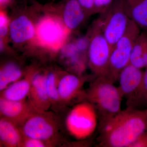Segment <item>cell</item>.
<instances>
[{"mask_svg": "<svg viewBox=\"0 0 147 147\" xmlns=\"http://www.w3.org/2000/svg\"><path fill=\"white\" fill-rule=\"evenodd\" d=\"M129 18L147 32V0H125Z\"/></svg>", "mask_w": 147, "mask_h": 147, "instance_id": "cell-16", "label": "cell"}, {"mask_svg": "<svg viewBox=\"0 0 147 147\" xmlns=\"http://www.w3.org/2000/svg\"><path fill=\"white\" fill-rule=\"evenodd\" d=\"M144 71L130 64L119 74L118 87L123 98L126 99L127 108L140 109L139 98Z\"/></svg>", "mask_w": 147, "mask_h": 147, "instance_id": "cell-8", "label": "cell"}, {"mask_svg": "<svg viewBox=\"0 0 147 147\" xmlns=\"http://www.w3.org/2000/svg\"><path fill=\"white\" fill-rule=\"evenodd\" d=\"M68 29L57 18H42L37 26L36 34L39 42L45 47L57 50L63 45L67 36Z\"/></svg>", "mask_w": 147, "mask_h": 147, "instance_id": "cell-9", "label": "cell"}, {"mask_svg": "<svg viewBox=\"0 0 147 147\" xmlns=\"http://www.w3.org/2000/svg\"><path fill=\"white\" fill-rule=\"evenodd\" d=\"M87 16L95 14L94 0H77Z\"/></svg>", "mask_w": 147, "mask_h": 147, "instance_id": "cell-24", "label": "cell"}, {"mask_svg": "<svg viewBox=\"0 0 147 147\" xmlns=\"http://www.w3.org/2000/svg\"><path fill=\"white\" fill-rule=\"evenodd\" d=\"M46 112L35 110L21 124V132L25 137L49 142L57 132L55 121Z\"/></svg>", "mask_w": 147, "mask_h": 147, "instance_id": "cell-7", "label": "cell"}, {"mask_svg": "<svg viewBox=\"0 0 147 147\" xmlns=\"http://www.w3.org/2000/svg\"><path fill=\"white\" fill-rule=\"evenodd\" d=\"M129 64L141 69L147 67V32H141L137 38Z\"/></svg>", "mask_w": 147, "mask_h": 147, "instance_id": "cell-18", "label": "cell"}, {"mask_svg": "<svg viewBox=\"0 0 147 147\" xmlns=\"http://www.w3.org/2000/svg\"><path fill=\"white\" fill-rule=\"evenodd\" d=\"M18 124L2 117L0 120V140L5 147H22L24 136Z\"/></svg>", "mask_w": 147, "mask_h": 147, "instance_id": "cell-14", "label": "cell"}, {"mask_svg": "<svg viewBox=\"0 0 147 147\" xmlns=\"http://www.w3.org/2000/svg\"><path fill=\"white\" fill-rule=\"evenodd\" d=\"M46 145V143L42 140L24 136L22 147H44Z\"/></svg>", "mask_w": 147, "mask_h": 147, "instance_id": "cell-23", "label": "cell"}, {"mask_svg": "<svg viewBox=\"0 0 147 147\" xmlns=\"http://www.w3.org/2000/svg\"><path fill=\"white\" fill-rule=\"evenodd\" d=\"M9 1V0H0L1 5H3L6 4Z\"/></svg>", "mask_w": 147, "mask_h": 147, "instance_id": "cell-26", "label": "cell"}, {"mask_svg": "<svg viewBox=\"0 0 147 147\" xmlns=\"http://www.w3.org/2000/svg\"><path fill=\"white\" fill-rule=\"evenodd\" d=\"M22 71L13 63L5 65L0 71V90L2 91L11 84L17 82L22 76Z\"/></svg>", "mask_w": 147, "mask_h": 147, "instance_id": "cell-19", "label": "cell"}, {"mask_svg": "<svg viewBox=\"0 0 147 147\" xmlns=\"http://www.w3.org/2000/svg\"><path fill=\"white\" fill-rule=\"evenodd\" d=\"M139 106L147 109V67L144 71L139 98Z\"/></svg>", "mask_w": 147, "mask_h": 147, "instance_id": "cell-21", "label": "cell"}, {"mask_svg": "<svg viewBox=\"0 0 147 147\" xmlns=\"http://www.w3.org/2000/svg\"><path fill=\"white\" fill-rule=\"evenodd\" d=\"M9 34L15 43H23L31 39L36 34V30L31 21L27 16H21L10 23Z\"/></svg>", "mask_w": 147, "mask_h": 147, "instance_id": "cell-13", "label": "cell"}, {"mask_svg": "<svg viewBox=\"0 0 147 147\" xmlns=\"http://www.w3.org/2000/svg\"><path fill=\"white\" fill-rule=\"evenodd\" d=\"M98 117L94 105L88 101L80 102L73 107L66 119L67 129L77 139H86L97 127Z\"/></svg>", "mask_w": 147, "mask_h": 147, "instance_id": "cell-6", "label": "cell"}, {"mask_svg": "<svg viewBox=\"0 0 147 147\" xmlns=\"http://www.w3.org/2000/svg\"><path fill=\"white\" fill-rule=\"evenodd\" d=\"M88 40V57L90 68L95 77L105 76L112 48L103 34L98 18L93 24Z\"/></svg>", "mask_w": 147, "mask_h": 147, "instance_id": "cell-5", "label": "cell"}, {"mask_svg": "<svg viewBox=\"0 0 147 147\" xmlns=\"http://www.w3.org/2000/svg\"><path fill=\"white\" fill-rule=\"evenodd\" d=\"M8 19L4 13L1 12L0 16V35L1 37L5 36L8 32Z\"/></svg>", "mask_w": 147, "mask_h": 147, "instance_id": "cell-25", "label": "cell"}, {"mask_svg": "<svg viewBox=\"0 0 147 147\" xmlns=\"http://www.w3.org/2000/svg\"><path fill=\"white\" fill-rule=\"evenodd\" d=\"M140 27L131 20L126 31L112 49L109 61L107 78L115 83L121 70L130 63L134 45L141 33Z\"/></svg>", "mask_w": 147, "mask_h": 147, "instance_id": "cell-3", "label": "cell"}, {"mask_svg": "<svg viewBox=\"0 0 147 147\" xmlns=\"http://www.w3.org/2000/svg\"><path fill=\"white\" fill-rule=\"evenodd\" d=\"M35 110L30 104L24 101H13L1 97L0 113L2 117L21 124Z\"/></svg>", "mask_w": 147, "mask_h": 147, "instance_id": "cell-10", "label": "cell"}, {"mask_svg": "<svg viewBox=\"0 0 147 147\" xmlns=\"http://www.w3.org/2000/svg\"><path fill=\"white\" fill-rule=\"evenodd\" d=\"M114 0H94V13L101 14L112 4Z\"/></svg>", "mask_w": 147, "mask_h": 147, "instance_id": "cell-22", "label": "cell"}, {"mask_svg": "<svg viewBox=\"0 0 147 147\" xmlns=\"http://www.w3.org/2000/svg\"><path fill=\"white\" fill-rule=\"evenodd\" d=\"M98 146L100 147H131L147 131V109L126 108L98 124Z\"/></svg>", "mask_w": 147, "mask_h": 147, "instance_id": "cell-1", "label": "cell"}, {"mask_svg": "<svg viewBox=\"0 0 147 147\" xmlns=\"http://www.w3.org/2000/svg\"><path fill=\"white\" fill-rule=\"evenodd\" d=\"M32 76L30 78L17 81L2 91L1 97L13 101H24L29 96Z\"/></svg>", "mask_w": 147, "mask_h": 147, "instance_id": "cell-17", "label": "cell"}, {"mask_svg": "<svg viewBox=\"0 0 147 147\" xmlns=\"http://www.w3.org/2000/svg\"><path fill=\"white\" fill-rule=\"evenodd\" d=\"M58 82L56 75L53 72H49L45 75L46 90L51 103L60 100L58 92Z\"/></svg>", "mask_w": 147, "mask_h": 147, "instance_id": "cell-20", "label": "cell"}, {"mask_svg": "<svg viewBox=\"0 0 147 147\" xmlns=\"http://www.w3.org/2000/svg\"><path fill=\"white\" fill-rule=\"evenodd\" d=\"M30 104L35 110L46 112L51 106L45 85V75L38 73L32 76L29 94Z\"/></svg>", "mask_w": 147, "mask_h": 147, "instance_id": "cell-11", "label": "cell"}, {"mask_svg": "<svg viewBox=\"0 0 147 147\" xmlns=\"http://www.w3.org/2000/svg\"><path fill=\"white\" fill-rule=\"evenodd\" d=\"M85 79L73 74H65L58 82L60 100L68 102L77 97L80 93Z\"/></svg>", "mask_w": 147, "mask_h": 147, "instance_id": "cell-12", "label": "cell"}, {"mask_svg": "<svg viewBox=\"0 0 147 147\" xmlns=\"http://www.w3.org/2000/svg\"><path fill=\"white\" fill-rule=\"evenodd\" d=\"M63 13L64 24L70 30L79 28L87 16L77 0H66Z\"/></svg>", "mask_w": 147, "mask_h": 147, "instance_id": "cell-15", "label": "cell"}, {"mask_svg": "<svg viewBox=\"0 0 147 147\" xmlns=\"http://www.w3.org/2000/svg\"><path fill=\"white\" fill-rule=\"evenodd\" d=\"M98 20L103 34L112 49L125 31L131 19L127 11L125 0H114Z\"/></svg>", "mask_w": 147, "mask_h": 147, "instance_id": "cell-4", "label": "cell"}, {"mask_svg": "<svg viewBox=\"0 0 147 147\" xmlns=\"http://www.w3.org/2000/svg\"><path fill=\"white\" fill-rule=\"evenodd\" d=\"M106 76L94 78L88 90L85 93L87 100L95 108L101 123L121 111L123 98L118 87Z\"/></svg>", "mask_w": 147, "mask_h": 147, "instance_id": "cell-2", "label": "cell"}]
</instances>
